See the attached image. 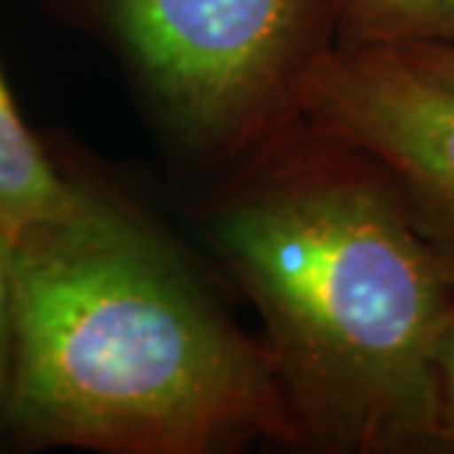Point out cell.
I'll return each mask as SVG.
<instances>
[{"label": "cell", "mask_w": 454, "mask_h": 454, "mask_svg": "<svg viewBox=\"0 0 454 454\" xmlns=\"http://www.w3.org/2000/svg\"><path fill=\"white\" fill-rule=\"evenodd\" d=\"M217 175L205 238L258 310L293 447L437 454L454 291L381 167L301 116Z\"/></svg>", "instance_id": "6da1fadb"}, {"label": "cell", "mask_w": 454, "mask_h": 454, "mask_svg": "<svg viewBox=\"0 0 454 454\" xmlns=\"http://www.w3.org/2000/svg\"><path fill=\"white\" fill-rule=\"evenodd\" d=\"M3 442L20 450L212 454L293 447L250 339L134 207L13 232V373Z\"/></svg>", "instance_id": "7a4b0ae2"}, {"label": "cell", "mask_w": 454, "mask_h": 454, "mask_svg": "<svg viewBox=\"0 0 454 454\" xmlns=\"http://www.w3.org/2000/svg\"><path fill=\"white\" fill-rule=\"evenodd\" d=\"M101 38L187 162L223 172L301 119L333 46L324 0H49Z\"/></svg>", "instance_id": "3957f363"}, {"label": "cell", "mask_w": 454, "mask_h": 454, "mask_svg": "<svg viewBox=\"0 0 454 454\" xmlns=\"http://www.w3.org/2000/svg\"><path fill=\"white\" fill-rule=\"evenodd\" d=\"M301 116L381 167L454 291V83L394 49L331 46L306 74Z\"/></svg>", "instance_id": "277c9868"}, {"label": "cell", "mask_w": 454, "mask_h": 454, "mask_svg": "<svg viewBox=\"0 0 454 454\" xmlns=\"http://www.w3.org/2000/svg\"><path fill=\"white\" fill-rule=\"evenodd\" d=\"M131 207L91 187L51 157L0 71V225L11 232L43 225H97Z\"/></svg>", "instance_id": "5b68a950"}, {"label": "cell", "mask_w": 454, "mask_h": 454, "mask_svg": "<svg viewBox=\"0 0 454 454\" xmlns=\"http://www.w3.org/2000/svg\"><path fill=\"white\" fill-rule=\"evenodd\" d=\"M333 46H454V0H324Z\"/></svg>", "instance_id": "8992f818"}, {"label": "cell", "mask_w": 454, "mask_h": 454, "mask_svg": "<svg viewBox=\"0 0 454 454\" xmlns=\"http://www.w3.org/2000/svg\"><path fill=\"white\" fill-rule=\"evenodd\" d=\"M432 372L437 387V454H454V298L434 333Z\"/></svg>", "instance_id": "52a82bcc"}, {"label": "cell", "mask_w": 454, "mask_h": 454, "mask_svg": "<svg viewBox=\"0 0 454 454\" xmlns=\"http://www.w3.org/2000/svg\"><path fill=\"white\" fill-rule=\"evenodd\" d=\"M13 373V232L0 225V444Z\"/></svg>", "instance_id": "ba28073f"}, {"label": "cell", "mask_w": 454, "mask_h": 454, "mask_svg": "<svg viewBox=\"0 0 454 454\" xmlns=\"http://www.w3.org/2000/svg\"><path fill=\"white\" fill-rule=\"evenodd\" d=\"M399 51L404 59H409L414 66L424 68L427 74L437 76L442 82L454 83V46L444 43H419V46H404Z\"/></svg>", "instance_id": "9c48e42d"}]
</instances>
